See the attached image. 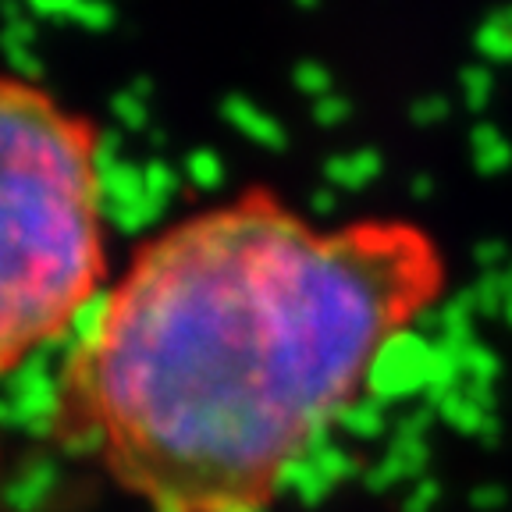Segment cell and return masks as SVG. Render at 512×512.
Wrapping results in <instances>:
<instances>
[{"mask_svg":"<svg viewBox=\"0 0 512 512\" xmlns=\"http://www.w3.org/2000/svg\"><path fill=\"white\" fill-rule=\"evenodd\" d=\"M445 292L424 224H317L246 189L136 249L64 363L54 427L146 512H267Z\"/></svg>","mask_w":512,"mask_h":512,"instance_id":"1","label":"cell"},{"mask_svg":"<svg viewBox=\"0 0 512 512\" xmlns=\"http://www.w3.org/2000/svg\"><path fill=\"white\" fill-rule=\"evenodd\" d=\"M104 281L96 125L0 75V374L68 335Z\"/></svg>","mask_w":512,"mask_h":512,"instance_id":"2","label":"cell"}]
</instances>
